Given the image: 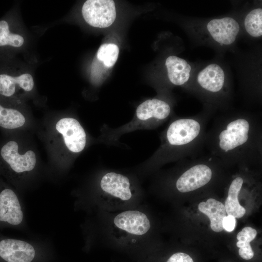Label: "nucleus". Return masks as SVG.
Segmentation results:
<instances>
[{"mask_svg":"<svg viewBox=\"0 0 262 262\" xmlns=\"http://www.w3.org/2000/svg\"><path fill=\"white\" fill-rule=\"evenodd\" d=\"M198 210L206 215L210 220L211 229L216 232L224 229L222 222L226 216L224 205L214 198H208L206 202H201L198 205Z\"/></svg>","mask_w":262,"mask_h":262,"instance_id":"obj_16","label":"nucleus"},{"mask_svg":"<svg viewBox=\"0 0 262 262\" xmlns=\"http://www.w3.org/2000/svg\"><path fill=\"white\" fill-rule=\"evenodd\" d=\"M205 146L223 164L260 163L262 159V122L249 113L225 114L215 118L207 131Z\"/></svg>","mask_w":262,"mask_h":262,"instance_id":"obj_1","label":"nucleus"},{"mask_svg":"<svg viewBox=\"0 0 262 262\" xmlns=\"http://www.w3.org/2000/svg\"><path fill=\"white\" fill-rule=\"evenodd\" d=\"M244 25L247 33L254 37L262 35V9L258 8L250 11L244 20Z\"/></svg>","mask_w":262,"mask_h":262,"instance_id":"obj_19","label":"nucleus"},{"mask_svg":"<svg viewBox=\"0 0 262 262\" xmlns=\"http://www.w3.org/2000/svg\"><path fill=\"white\" fill-rule=\"evenodd\" d=\"M167 262H194L190 256L183 252H177L173 254Z\"/></svg>","mask_w":262,"mask_h":262,"instance_id":"obj_23","label":"nucleus"},{"mask_svg":"<svg viewBox=\"0 0 262 262\" xmlns=\"http://www.w3.org/2000/svg\"><path fill=\"white\" fill-rule=\"evenodd\" d=\"M206 30L217 43L229 45L236 40L240 26L234 18L225 17L211 20L206 25Z\"/></svg>","mask_w":262,"mask_h":262,"instance_id":"obj_12","label":"nucleus"},{"mask_svg":"<svg viewBox=\"0 0 262 262\" xmlns=\"http://www.w3.org/2000/svg\"><path fill=\"white\" fill-rule=\"evenodd\" d=\"M211 115L205 112L174 120L164 133V145L157 159H185L199 156L205 146Z\"/></svg>","mask_w":262,"mask_h":262,"instance_id":"obj_4","label":"nucleus"},{"mask_svg":"<svg viewBox=\"0 0 262 262\" xmlns=\"http://www.w3.org/2000/svg\"><path fill=\"white\" fill-rule=\"evenodd\" d=\"M32 133H2L0 139V177L4 178L16 190H21L32 183L42 167Z\"/></svg>","mask_w":262,"mask_h":262,"instance_id":"obj_3","label":"nucleus"},{"mask_svg":"<svg viewBox=\"0 0 262 262\" xmlns=\"http://www.w3.org/2000/svg\"><path fill=\"white\" fill-rule=\"evenodd\" d=\"M100 185L104 192L122 200H128L131 197L129 180L121 174L114 172L106 174L102 178Z\"/></svg>","mask_w":262,"mask_h":262,"instance_id":"obj_14","label":"nucleus"},{"mask_svg":"<svg viewBox=\"0 0 262 262\" xmlns=\"http://www.w3.org/2000/svg\"><path fill=\"white\" fill-rule=\"evenodd\" d=\"M119 48L114 44H103L98 49L97 57L107 67L113 66L116 62Z\"/></svg>","mask_w":262,"mask_h":262,"instance_id":"obj_20","label":"nucleus"},{"mask_svg":"<svg viewBox=\"0 0 262 262\" xmlns=\"http://www.w3.org/2000/svg\"><path fill=\"white\" fill-rule=\"evenodd\" d=\"M36 132L44 144L49 167L61 174L74 156L86 147V134L76 118L58 114L48 115L38 124Z\"/></svg>","mask_w":262,"mask_h":262,"instance_id":"obj_2","label":"nucleus"},{"mask_svg":"<svg viewBox=\"0 0 262 262\" xmlns=\"http://www.w3.org/2000/svg\"><path fill=\"white\" fill-rule=\"evenodd\" d=\"M46 252L37 245L0 233V262H44Z\"/></svg>","mask_w":262,"mask_h":262,"instance_id":"obj_6","label":"nucleus"},{"mask_svg":"<svg viewBox=\"0 0 262 262\" xmlns=\"http://www.w3.org/2000/svg\"><path fill=\"white\" fill-rule=\"evenodd\" d=\"M257 231L249 227H245L237 235V239L240 241H247L250 242L256 236Z\"/></svg>","mask_w":262,"mask_h":262,"instance_id":"obj_22","label":"nucleus"},{"mask_svg":"<svg viewBox=\"0 0 262 262\" xmlns=\"http://www.w3.org/2000/svg\"><path fill=\"white\" fill-rule=\"evenodd\" d=\"M165 66L169 80L172 84L182 85L188 82L191 67L186 60L176 56H170L166 59Z\"/></svg>","mask_w":262,"mask_h":262,"instance_id":"obj_15","label":"nucleus"},{"mask_svg":"<svg viewBox=\"0 0 262 262\" xmlns=\"http://www.w3.org/2000/svg\"><path fill=\"white\" fill-rule=\"evenodd\" d=\"M24 216L16 190L0 177V229L18 228Z\"/></svg>","mask_w":262,"mask_h":262,"instance_id":"obj_7","label":"nucleus"},{"mask_svg":"<svg viewBox=\"0 0 262 262\" xmlns=\"http://www.w3.org/2000/svg\"><path fill=\"white\" fill-rule=\"evenodd\" d=\"M171 111L170 106L166 101L157 98L149 99L138 106L136 117L145 124L157 126L167 119Z\"/></svg>","mask_w":262,"mask_h":262,"instance_id":"obj_11","label":"nucleus"},{"mask_svg":"<svg viewBox=\"0 0 262 262\" xmlns=\"http://www.w3.org/2000/svg\"><path fill=\"white\" fill-rule=\"evenodd\" d=\"M236 246L239 248L238 252L239 256L242 258L248 260L253 257L254 252L252 250L250 242L238 241L236 243Z\"/></svg>","mask_w":262,"mask_h":262,"instance_id":"obj_21","label":"nucleus"},{"mask_svg":"<svg viewBox=\"0 0 262 262\" xmlns=\"http://www.w3.org/2000/svg\"><path fill=\"white\" fill-rule=\"evenodd\" d=\"M11 23L6 19L0 20V49L18 48L24 43L22 36L13 32Z\"/></svg>","mask_w":262,"mask_h":262,"instance_id":"obj_18","label":"nucleus"},{"mask_svg":"<svg viewBox=\"0 0 262 262\" xmlns=\"http://www.w3.org/2000/svg\"><path fill=\"white\" fill-rule=\"evenodd\" d=\"M114 222L119 229L136 235L146 233L150 228L147 216L135 210L126 211L119 213L115 217Z\"/></svg>","mask_w":262,"mask_h":262,"instance_id":"obj_13","label":"nucleus"},{"mask_svg":"<svg viewBox=\"0 0 262 262\" xmlns=\"http://www.w3.org/2000/svg\"><path fill=\"white\" fill-rule=\"evenodd\" d=\"M223 229L228 232L232 231L236 226L235 218L231 215L225 216L222 222Z\"/></svg>","mask_w":262,"mask_h":262,"instance_id":"obj_24","label":"nucleus"},{"mask_svg":"<svg viewBox=\"0 0 262 262\" xmlns=\"http://www.w3.org/2000/svg\"><path fill=\"white\" fill-rule=\"evenodd\" d=\"M197 82L200 89L205 93L213 97L227 94L225 89V75L218 65L211 64L199 72Z\"/></svg>","mask_w":262,"mask_h":262,"instance_id":"obj_10","label":"nucleus"},{"mask_svg":"<svg viewBox=\"0 0 262 262\" xmlns=\"http://www.w3.org/2000/svg\"><path fill=\"white\" fill-rule=\"evenodd\" d=\"M38 124L21 104L0 97V131L2 133L36 132Z\"/></svg>","mask_w":262,"mask_h":262,"instance_id":"obj_5","label":"nucleus"},{"mask_svg":"<svg viewBox=\"0 0 262 262\" xmlns=\"http://www.w3.org/2000/svg\"><path fill=\"white\" fill-rule=\"evenodd\" d=\"M82 13L88 24L100 28L110 26L116 17L115 3L112 0H87L83 4Z\"/></svg>","mask_w":262,"mask_h":262,"instance_id":"obj_9","label":"nucleus"},{"mask_svg":"<svg viewBox=\"0 0 262 262\" xmlns=\"http://www.w3.org/2000/svg\"><path fill=\"white\" fill-rule=\"evenodd\" d=\"M34 81L29 73L14 75L6 70H0V97L21 104L23 98L34 89Z\"/></svg>","mask_w":262,"mask_h":262,"instance_id":"obj_8","label":"nucleus"},{"mask_svg":"<svg viewBox=\"0 0 262 262\" xmlns=\"http://www.w3.org/2000/svg\"><path fill=\"white\" fill-rule=\"evenodd\" d=\"M244 181V178L240 176H236L232 180L225 202L226 213L235 218L242 217L246 213V209L239 204L238 199Z\"/></svg>","mask_w":262,"mask_h":262,"instance_id":"obj_17","label":"nucleus"}]
</instances>
